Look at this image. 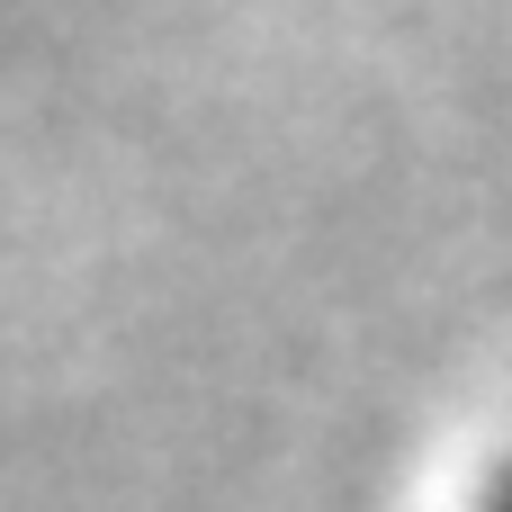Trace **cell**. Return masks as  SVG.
<instances>
[{"label":"cell","instance_id":"6da1fadb","mask_svg":"<svg viewBox=\"0 0 512 512\" xmlns=\"http://www.w3.org/2000/svg\"><path fill=\"white\" fill-rule=\"evenodd\" d=\"M477 512H512V450L486 468V486H477Z\"/></svg>","mask_w":512,"mask_h":512}]
</instances>
